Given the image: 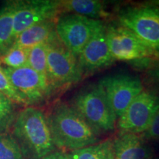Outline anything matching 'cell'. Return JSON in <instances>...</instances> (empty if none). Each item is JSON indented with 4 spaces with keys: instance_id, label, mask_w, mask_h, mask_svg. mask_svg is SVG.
<instances>
[{
    "instance_id": "5",
    "label": "cell",
    "mask_w": 159,
    "mask_h": 159,
    "mask_svg": "<svg viewBox=\"0 0 159 159\" xmlns=\"http://www.w3.org/2000/svg\"><path fill=\"white\" fill-rule=\"evenodd\" d=\"M119 25L128 29L159 57V5H131L117 13Z\"/></svg>"
},
{
    "instance_id": "10",
    "label": "cell",
    "mask_w": 159,
    "mask_h": 159,
    "mask_svg": "<svg viewBox=\"0 0 159 159\" xmlns=\"http://www.w3.org/2000/svg\"><path fill=\"white\" fill-rule=\"evenodd\" d=\"M61 13V1L21 0L15 1L13 17V39L26 29L47 20L55 19Z\"/></svg>"
},
{
    "instance_id": "2",
    "label": "cell",
    "mask_w": 159,
    "mask_h": 159,
    "mask_svg": "<svg viewBox=\"0 0 159 159\" xmlns=\"http://www.w3.org/2000/svg\"><path fill=\"white\" fill-rule=\"evenodd\" d=\"M11 134L25 159H42L57 150L47 115L37 107H25L18 112Z\"/></svg>"
},
{
    "instance_id": "11",
    "label": "cell",
    "mask_w": 159,
    "mask_h": 159,
    "mask_svg": "<svg viewBox=\"0 0 159 159\" xmlns=\"http://www.w3.org/2000/svg\"><path fill=\"white\" fill-rule=\"evenodd\" d=\"M98 83L102 87L117 119L144 89L139 77L126 74L105 77Z\"/></svg>"
},
{
    "instance_id": "7",
    "label": "cell",
    "mask_w": 159,
    "mask_h": 159,
    "mask_svg": "<svg viewBox=\"0 0 159 159\" xmlns=\"http://www.w3.org/2000/svg\"><path fill=\"white\" fill-rule=\"evenodd\" d=\"M4 69L25 107H35L42 104L52 94L53 91L47 77L29 66L18 69Z\"/></svg>"
},
{
    "instance_id": "18",
    "label": "cell",
    "mask_w": 159,
    "mask_h": 159,
    "mask_svg": "<svg viewBox=\"0 0 159 159\" xmlns=\"http://www.w3.org/2000/svg\"><path fill=\"white\" fill-rule=\"evenodd\" d=\"M28 49L12 44L0 53V66L4 68L18 69L27 66Z\"/></svg>"
},
{
    "instance_id": "17",
    "label": "cell",
    "mask_w": 159,
    "mask_h": 159,
    "mask_svg": "<svg viewBox=\"0 0 159 159\" xmlns=\"http://www.w3.org/2000/svg\"><path fill=\"white\" fill-rule=\"evenodd\" d=\"M67 153L71 159H114L112 139H110Z\"/></svg>"
},
{
    "instance_id": "21",
    "label": "cell",
    "mask_w": 159,
    "mask_h": 159,
    "mask_svg": "<svg viewBox=\"0 0 159 159\" xmlns=\"http://www.w3.org/2000/svg\"><path fill=\"white\" fill-rule=\"evenodd\" d=\"M0 159H25L11 134H0Z\"/></svg>"
},
{
    "instance_id": "23",
    "label": "cell",
    "mask_w": 159,
    "mask_h": 159,
    "mask_svg": "<svg viewBox=\"0 0 159 159\" xmlns=\"http://www.w3.org/2000/svg\"><path fill=\"white\" fill-rule=\"evenodd\" d=\"M141 136L147 142H159V109L154 115L148 128Z\"/></svg>"
},
{
    "instance_id": "20",
    "label": "cell",
    "mask_w": 159,
    "mask_h": 159,
    "mask_svg": "<svg viewBox=\"0 0 159 159\" xmlns=\"http://www.w3.org/2000/svg\"><path fill=\"white\" fill-rule=\"evenodd\" d=\"M47 42L28 49L27 66L43 76L47 77Z\"/></svg>"
},
{
    "instance_id": "15",
    "label": "cell",
    "mask_w": 159,
    "mask_h": 159,
    "mask_svg": "<svg viewBox=\"0 0 159 159\" xmlns=\"http://www.w3.org/2000/svg\"><path fill=\"white\" fill-rule=\"evenodd\" d=\"M61 12H63V13H75L97 20L108 18L109 16L105 3L98 0L61 1Z\"/></svg>"
},
{
    "instance_id": "14",
    "label": "cell",
    "mask_w": 159,
    "mask_h": 159,
    "mask_svg": "<svg viewBox=\"0 0 159 159\" xmlns=\"http://www.w3.org/2000/svg\"><path fill=\"white\" fill-rule=\"evenodd\" d=\"M55 33V19L47 20L24 30L15 38L13 45L30 49L47 42Z\"/></svg>"
},
{
    "instance_id": "13",
    "label": "cell",
    "mask_w": 159,
    "mask_h": 159,
    "mask_svg": "<svg viewBox=\"0 0 159 159\" xmlns=\"http://www.w3.org/2000/svg\"><path fill=\"white\" fill-rule=\"evenodd\" d=\"M114 159H152L153 150L139 134L119 132L112 139Z\"/></svg>"
},
{
    "instance_id": "24",
    "label": "cell",
    "mask_w": 159,
    "mask_h": 159,
    "mask_svg": "<svg viewBox=\"0 0 159 159\" xmlns=\"http://www.w3.org/2000/svg\"><path fill=\"white\" fill-rule=\"evenodd\" d=\"M148 80L159 91V61H154L148 66L146 72Z\"/></svg>"
},
{
    "instance_id": "4",
    "label": "cell",
    "mask_w": 159,
    "mask_h": 159,
    "mask_svg": "<svg viewBox=\"0 0 159 159\" xmlns=\"http://www.w3.org/2000/svg\"><path fill=\"white\" fill-rule=\"evenodd\" d=\"M47 44V77L53 92L77 84L83 75L78 58L61 43L56 33Z\"/></svg>"
},
{
    "instance_id": "25",
    "label": "cell",
    "mask_w": 159,
    "mask_h": 159,
    "mask_svg": "<svg viewBox=\"0 0 159 159\" xmlns=\"http://www.w3.org/2000/svg\"><path fill=\"white\" fill-rule=\"evenodd\" d=\"M42 159H71L67 152L61 150H55Z\"/></svg>"
},
{
    "instance_id": "16",
    "label": "cell",
    "mask_w": 159,
    "mask_h": 159,
    "mask_svg": "<svg viewBox=\"0 0 159 159\" xmlns=\"http://www.w3.org/2000/svg\"><path fill=\"white\" fill-rule=\"evenodd\" d=\"M15 1H7L0 7V53L13 44V17Z\"/></svg>"
},
{
    "instance_id": "3",
    "label": "cell",
    "mask_w": 159,
    "mask_h": 159,
    "mask_svg": "<svg viewBox=\"0 0 159 159\" xmlns=\"http://www.w3.org/2000/svg\"><path fill=\"white\" fill-rule=\"evenodd\" d=\"M70 105L100 135L116 128L117 118L99 83L80 89Z\"/></svg>"
},
{
    "instance_id": "6",
    "label": "cell",
    "mask_w": 159,
    "mask_h": 159,
    "mask_svg": "<svg viewBox=\"0 0 159 159\" xmlns=\"http://www.w3.org/2000/svg\"><path fill=\"white\" fill-rule=\"evenodd\" d=\"M104 25L102 20L63 13L55 19V33L61 43L78 57L87 43Z\"/></svg>"
},
{
    "instance_id": "1",
    "label": "cell",
    "mask_w": 159,
    "mask_h": 159,
    "mask_svg": "<svg viewBox=\"0 0 159 159\" xmlns=\"http://www.w3.org/2000/svg\"><path fill=\"white\" fill-rule=\"evenodd\" d=\"M47 116L57 150L69 152L99 142L100 134L70 104L57 102Z\"/></svg>"
},
{
    "instance_id": "22",
    "label": "cell",
    "mask_w": 159,
    "mask_h": 159,
    "mask_svg": "<svg viewBox=\"0 0 159 159\" xmlns=\"http://www.w3.org/2000/svg\"><path fill=\"white\" fill-rule=\"evenodd\" d=\"M0 94L11 99L15 104L25 106L23 100L13 88L7 73L5 72V69L1 66H0Z\"/></svg>"
},
{
    "instance_id": "12",
    "label": "cell",
    "mask_w": 159,
    "mask_h": 159,
    "mask_svg": "<svg viewBox=\"0 0 159 159\" xmlns=\"http://www.w3.org/2000/svg\"><path fill=\"white\" fill-rule=\"evenodd\" d=\"M77 58L83 77L107 68L115 62L108 47L106 26L95 33Z\"/></svg>"
},
{
    "instance_id": "9",
    "label": "cell",
    "mask_w": 159,
    "mask_h": 159,
    "mask_svg": "<svg viewBox=\"0 0 159 159\" xmlns=\"http://www.w3.org/2000/svg\"><path fill=\"white\" fill-rule=\"evenodd\" d=\"M106 37L111 54L115 61H159L156 53L122 26L106 27Z\"/></svg>"
},
{
    "instance_id": "19",
    "label": "cell",
    "mask_w": 159,
    "mask_h": 159,
    "mask_svg": "<svg viewBox=\"0 0 159 159\" xmlns=\"http://www.w3.org/2000/svg\"><path fill=\"white\" fill-rule=\"evenodd\" d=\"M17 114L15 103L0 94V134L11 133Z\"/></svg>"
},
{
    "instance_id": "8",
    "label": "cell",
    "mask_w": 159,
    "mask_h": 159,
    "mask_svg": "<svg viewBox=\"0 0 159 159\" xmlns=\"http://www.w3.org/2000/svg\"><path fill=\"white\" fill-rule=\"evenodd\" d=\"M159 109V97L144 89L116 121L119 132L142 135Z\"/></svg>"
}]
</instances>
